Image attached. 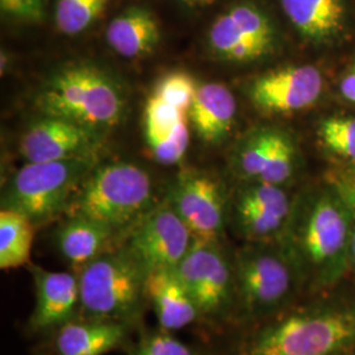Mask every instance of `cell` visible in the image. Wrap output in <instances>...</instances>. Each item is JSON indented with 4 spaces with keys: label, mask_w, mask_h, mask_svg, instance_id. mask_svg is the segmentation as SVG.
<instances>
[{
    "label": "cell",
    "mask_w": 355,
    "mask_h": 355,
    "mask_svg": "<svg viewBox=\"0 0 355 355\" xmlns=\"http://www.w3.org/2000/svg\"><path fill=\"white\" fill-rule=\"evenodd\" d=\"M354 223V208L337 190L312 202L287 252L302 282L315 288H327L340 282L350 267Z\"/></svg>",
    "instance_id": "obj_1"
},
{
    "label": "cell",
    "mask_w": 355,
    "mask_h": 355,
    "mask_svg": "<svg viewBox=\"0 0 355 355\" xmlns=\"http://www.w3.org/2000/svg\"><path fill=\"white\" fill-rule=\"evenodd\" d=\"M355 349V302L296 309L270 321L241 355H345Z\"/></svg>",
    "instance_id": "obj_2"
},
{
    "label": "cell",
    "mask_w": 355,
    "mask_h": 355,
    "mask_svg": "<svg viewBox=\"0 0 355 355\" xmlns=\"http://www.w3.org/2000/svg\"><path fill=\"white\" fill-rule=\"evenodd\" d=\"M38 108L46 116L102 129L119 124L125 114V98L112 76L91 64L67 66L44 85Z\"/></svg>",
    "instance_id": "obj_3"
},
{
    "label": "cell",
    "mask_w": 355,
    "mask_h": 355,
    "mask_svg": "<svg viewBox=\"0 0 355 355\" xmlns=\"http://www.w3.org/2000/svg\"><path fill=\"white\" fill-rule=\"evenodd\" d=\"M146 270L129 249L107 252L79 270L80 306L89 318L127 324L139 316Z\"/></svg>",
    "instance_id": "obj_4"
},
{
    "label": "cell",
    "mask_w": 355,
    "mask_h": 355,
    "mask_svg": "<svg viewBox=\"0 0 355 355\" xmlns=\"http://www.w3.org/2000/svg\"><path fill=\"white\" fill-rule=\"evenodd\" d=\"M152 202V180L130 164L102 166L86 178L70 204L71 216H83L116 229L140 216Z\"/></svg>",
    "instance_id": "obj_5"
},
{
    "label": "cell",
    "mask_w": 355,
    "mask_h": 355,
    "mask_svg": "<svg viewBox=\"0 0 355 355\" xmlns=\"http://www.w3.org/2000/svg\"><path fill=\"white\" fill-rule=\"evenodd\" d=\"M91 158L23 166L3 196V208L17 211L33 224L44 223L69 208L89 175Z\"/></svg>",
    "instance_id": "obj_6"
},
{
    "label": "cell",
    "mask_w": 355,
    "mask_h": 355,
    "mask_svg": "<svg viewBox=\"0 0 355 355\" xmlns=\"http://www.w3.org/2000/svg\"><path fill=\"white\" fill-rule=\"evenodd\" d=\"M236 290L248 316L262 318L291 299L300 275L287 252L246 248L234 266Z\"/></svg>",
    "instance_id": "obj_7"
},
{
    "label": "cell",
    "mask_w": 355,
    "mask_h": 355,
    "mask_svg": "<svg viewBox=\"0 0 355 355\" xmlns=\"http://www.w3.org/2000/svg\"><path fill=\"white\" fill-rule=\"evenodd\" d=\"M175 270L200 315L217 316L232 303L236 291L234 268L218 243L193 240L189 253Z\"/></svg>",
    "instance_id": "obj_8"
},
{
    "label": "cell",
    "mask_w": 355,
    "mask_h": 355,
    "mask_svg": "<svg viewBox=\"0 0 355 355\" xmlns=\"http://www.w3.org/2000/svg\"><path fill=\"white\" fill-rule=\"evenodd\" d=\"M208 41L217 57L230 62H250L272 51L275 32L263 11L253 4H237L216 19Z\"/></svg>",
    "instance_id": "obj_9"
},
{
    "label": "cell",
    "mask_w": 355,
    "mask_h": 355,
    "mask_svg": "<svg viewBox=\"0 0 355 355\" xmlns=\"http://www.w3.org/2000/svg\"><path fill=\"white\" fill-rule=\"evenodd\" d=\"M192 242L190 229L167 202L144 217L130 237L129 250L149 272L175 268Z\"/></svg>",
    "instance_id": "obj_10"
},
{
    "label": "cell",
    "mask_w": 355,
    "mask_h": 355,
    "mask_svg": "<svg viewBox=\"0 0 355 355\" xmlns=\"http://www.w3.org/2000/svg\"><path fill=\"white\" fill-rule=\"evenodd\" d=\"M168 203L193 240L218 243L224 230V195L214 178L199 171L180 173Z\"/></svg>",
    "instance_id": "obj_11"
},
{
    "label": "cell",
    "mask_w": 355,
    "mask_h": 355,
    "mask_svg": "<svg viewBox=\"0 0 355 355\" xmlns=\"http://www.w3.org/2000/svg\"><path fill=\"white\" fill-rule=\"evenodd\" d=\"M324 78L315 66L297 64L255 78L249 87L254 105L267 114H292L318 102Z\"/></svg>",
    "instance_id": "obj_12"
},
{
    "label": "cell",
    "mask_w": 355,
    "mask_h": 355,
    "mask_svg": "<svg viewBox=\"0 0 355 355\" xmlns=\"http://www.w3.org/2000/svg\"><path fill=\"white\" fill-rule=\"evenodd\" d=\"M95 132L96 129L45 114L26 129L20 152L32 164L91 158L98 142Z\"/></svg>",
    "instance_id": "obj_13"
},
{
    "label": "cell",
    "mask_w": 355,
    "mask_h": 355,
    "mask_svg": "<svg viewBox=\"0 0 355 355\" xmlns=\"http://www.w3.org/2000/svg\"><path fill=\"white\" fill-rule=\"evenodd\" d=\"M31 272L36 287V304L29 325L35 330L61 328L80 305L78 277L64 271H49L32 266Z\"/></svg>",
    "instance_id": "obj_14"
},
{
    "label": "cell",
    "mask_w": 355,
    "mask_h": 355,
    "mask_svg": "<svg viewBox=\"0 0 355 355\" xmlns=\"http://www.w3.org/2000/svg\"><path fill=\"white\" fill-rule=\"evenodd\" d=\"M291 214V202L278 184L258 182L243 191L236 204V218L242 233L252 240L277 234Z\"/></svg>",
    "instance_id": "obj_15"
},
{
    "label": "cell",
    "mask_w": 355,
    "mask_h": 355,
    "mask_svg": "<svg viewBox=\"0 0 355 355\" xmlns=\"http://www.w3.org/2000/svg\"><path fill=\"white\" fill-rule=\"evenodd\" d=\"M145 295L152 303L162 329L179 330L200 316L190 292L175 268H159L146 274Z\"/></svg>",
    "instance_id": "obj_16"
},
{
    "label": "cell",
    "mask_w": 355,
    "mask_h": 355,
    "mask_svg": "<svg viewBox=\"0 0 355 355\" xmlns=\"http://www.w3.org/2000/svg\"><path fill=\"white\" fill-rule=\"evenodd\" d=\"M236 114V99L221 83L200 85L189 110L191 124L205 144L224 140L233 129Z\"/></svg>",
    "instance_id": "obj_17"
},
{
    "label": "cell",
    "mask_w": 355,
    "mask_h": 355,
    "mask_svg": "<svg viewBox=\"0 0 355 355\" xmlns=\"http://www.w3.org/2000/svg\"><path fill=\"white\" fill-rule=\"evenodd\" d=\"M125 337V324L89 318V321H69L61 327L55 349L60 355H104L117 349Z\"/></svg>",
    "instance_id": "obj_18"
},
{
    "label": "cell",
    "mask_w": 355,
    "mask_h": 355,
    "mask_svg": "<svg viewBox=\"0 0 355 355\" xmlns=\"http://www.w3.org/2000/svg\"><path fill=\"white\" fill-rule=\"evenodd\" d=\"M161 37L159 26L148 8L130 7L107 26L105 38L112 51L125 58L150 54Z\"/></svg>",
    "instance_id": "obj_19"
},
{
    "label": "cell",
    "mask_w": 355,
    "mask_h": 355,
    "mask_svg": "<svg viewBox=\"0 0 355 355\" xmlns=\"http://www.w3.org/2000/svg\"><path fill=\"white\" fill-rule=\"evenodd\" d=\"M114 229L83 216H71L57 230L55 241L61 255L76 268L107 253Z\"/></svg>",
    "instance_id": "obj_20"
},
{
    "label": "cell",
    "mask_w": 355,
    "mask_h": 355,
    "mask_svg": "<svg viewBox=\"0 0 355 355\" xmlns=\"http://www.w3.org/2000/svg\"><path fill=\"white\" fill-rule=\"evenodd\" d=\"M282 8L296 31L308 40L325 41L345 26V0H280Z\"/></svg>",
    "instance_id": "obj_21"
},
{
    "label": "cell",
    "mask_w": 355,
    "mask_h": 355,
    "mask_svg": "<svg viewBox=\"0 0 355 355\" xmlns=\"http://www.w3.org/2000/svg\"><path fill=\"white\" fill-rule=\"evenodd\" d=\"M33 223L26 216L3 208L0 212V268L24 266L31 259Z\"/></svg>",
    "instance_id": "obj_22"
},
{
    "label": "cell",
    "mask_w": 355,
    "mask_h": 355,
    "mask_svg": "<svg viewBox=\"0 0 355 355\" xmlns=\"http://www.w3.org/2000/svg\"><path fill=\"white\" fill-rule=\"evenodd\" d=\"M110 0H57L54 20L60 32L69 36L89 29L107 8Z\"/></svg>",
    "instance_id": "obj_23"
},
{
    "label": "cell",
    "mask_w": 355,
    "mask_h": 355,
    "mask_svg": "<svg viewBox=\"0 0 355 355\" xmlns=\"http://www.w3.org/2000/svg\"><path fill=\"white\" fill-rule=\"evenodd\" d=\"M279 135L280 130L266 129L249 139L239 155V168L241 174L257 182L262 179L275 150Z\"/></svg>",
    "instance_id": "obj_24"
},
{
    "label": "cell",
    "mask_w": 355,
    "mask_h": 355,
    "mask_svg": "<svg viewBox=\"0 0 355 355\" xmlns=\"http://www.w3.org/2000/svg\"><path fill=\"white\" fill-rule=\"evenodd\" d=\"M183 120H186V112L152 95L144 114V132L148 146L170 137Z\"/></svg>",
    "instance_id": "obj_25"
},
{
    "label": "cell",
    "mask_w": 355,
    "mask_h": 355,
    "mask_svg": "<svg viewBox=\"0 0 355 355\" xmlns=\"http://www.w3.org/2000/svg\"><path fill=\"white\" fill-rule=\"evenodd\" d=\"M318 137L330 152L355 162V117H329L318 128Z\"/></svg>",
    "instance_id": "obj_26"
},
{
    "label": "cell",
    "mask_w": 355,
    "mask_h": 355,
    "mask_svg": "<svg viewBox=\"0 0 355 355\" xmlns=\"http://www.w3.org/2000/svg\"><path fill=\"white\" fill-rule=\"evenodd\" d=\"M198 87L199 86H196L195 79L190 74L174 71L157 82L153 95L183 112H189Z\"/></svg>",
    "instance_id": "obj_27"
},
{
    "label": "cell",
    "mask_w": 355,
    "mask_h": 355,
    "mask_svg": "<svg viewBox=\"0 0 355 355\" xmlns=\"http://www.w3.org/2000/svg\"><path fill=\"white\" fill-rule=\"evenodd\" d=\"M295 168V146L288 135L280 130L279 139L266 171L259 182L278 184L287 182Z\"/></svg>",
    "instance_id": "obj_28"
},
{
    "label": "cell",
    "mask_w": 355,
    "mask_h": 355,
    "mask_svg": "<svg viewBox=\"0 0 355 355\" xmlns=\"http://www.w3.org/2000/svg\"><path fill=\"white\" fill-rule=\"evenodd\" d=\"M190 144V133L187 121L183 120L175 132L165 140L149 145L154 158L162 165H173L179 162L187 152Z\"/></svg>",
    "instance_id": "obj_29"
},
{
    "label": "cell",
    "mask_w": 355,
    "mask_h": 355,
    "mask_svg": "<svg viewBox=\"0 0 355 355\" xmlns=\"http://www.w3.org/2000/svg\"><path fill=\"white\" fill-rule=\"evenodd\" d=\"M133 355H195L187 345L167 334V330L154 333L141 343Z\"/></svg>",
    "instance_id": "obj_30"
},
{
    "label": "cell",
    "mask_w": 355,
    "mask_h": 355,
    "mask_svg": "<svg viewBox=\"0 0 355 355\" xmlns=\"http://www.w3.org/2000/svg\"><path fill=\"white\" fill-rule=\"evenodd\" d=\"M46 0H0L3 13L24 23H40L45 17Z\"/></svg>",
    "instance_id": "obj_31"
},
{
    "label": "cell",
    "mask_w": 355,
    "mask_h": 355,
    "mask_svg": "<svg viewBox=\"0 0 355 355\" xmlns=\"http://www.w3.org/2000/svg\"><path fill=\"white\" fill-rule=\"evenodd\" d=\"M334 189L338 191V193L347 203L355 208V171L336 178Z\"/></svg>",
    "instance_id": "obj_32"
},
{
    "label": "cell",
    "mask_w": 355,
    "mask_h": 355,
    "mask_svg": "<svg viewBox=\"0 0 355 355\" xmlns=\"http://www.w3.org/2000/svg\"><path fill=\"white\" fill-rule=\"evenodd\" d=\"M341 94L343 95L345 99H347L349 102L354 103L355 104V71L350 73L349 76H345L341 82Z\"/></svg>",
    "instance_id": "obj_33"
},
{
    "label": "cell",
    "mask_w": 355,
    "mask_h": 355,
    "mask_svg": "<svg viewBox=\"0 0 355 355\" xmlns=\"http://www.w3.org/2000/svg\"><path fill=\"white\" fill-rule=\"evenodd\" d=\"M350 267L355 271V223L353 236H352V243H350Z\"/></svg>",
    "instance_id": "obj_34"
},
{
    "label": "cell",
    "mask_w": 355,
    "mask_h": 355,
    "mask_svg": "<svg viewBox=\"0 0 355 355\" xmlns=\"http://www.w3.org/2000/svg\"><path fill=\"white\" fill-rule=\"evenodd\" d=\"M182 1H186L189 4H209L214 0H182Z\"/></svg>",
    "instance_id": "obj_35"
},
{
    "label": "cell",
    "mask_w": 355,
    "mask_h": 355,
    "mask_svg": "<svg viewBox=\"0 0 355 355\" xmlns=\"http://www.w3.org/2000/svg\"><path fill=\"white\" fill-rule=\"evenodd\" d=\"M354 71H355V66H354Z\"/></svg>",
    "instance_id": "obj_36"
}]
</instances>
